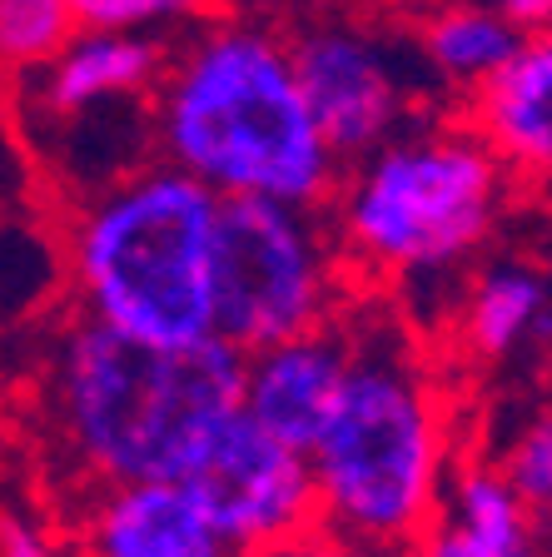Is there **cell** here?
Wrapping results in <instances>:
<instances>
[{
    "label": "cell",
    "mask_w": 552,
    "mask_h": 557,
    "mask_svg": "<svg viewBox=\"0 0 552 557\" xmlns=\"http://www.w3.org/2000/svg\"><path fill=\"white\" fill-rule=\"evenodd\" d=\"M339 404L309 448L319 528L383 553H408L458 463L443 369L398 313H354Z\"/></svg>",
    "instance_id": "3"
},
{
    "label": "cell",
    "mask_w": 552,
    "mask_h": 557,
    "mask_svg": "<svg viewBox=\"0 0 552 557\" xmlns=\"http://www.w3.org/2000/svg\"><path fill=\"white\" fill-rule=\"evenodd\" d=\"M244 557H403V553H383V547L348 543V537L329 533V528H304V533L284 537V543H269V547L244 553Z\"/></svg>",
    "instance_id": "19"
},
{
    "label": "cell",
    "mask_w": 552,
    "mask_h": 557,
    "mask_svg": "<svg viewBox=\"0 0 552 557\" xmlns=\"http://www.w3.org/2000/svg\"><path fill=\"white\" fill-rule=\"evenodd\" d=\"M507 21L518 25L523 35H542L552 30V0H493Z\"/></svg>",
    "instance_id": "21"
},
{
    "label": "cell",
    "mask_w": 552,
    "mask_h": 557,
    "mask_svg": "<svg viewBox=\"0 0 552 557\" xmlns=\"http://www.w3.org/2000/svg\"><path fill=\"white\" fill-rule=\"evenodd\" d=\"M230 344H145L70 309L35 363L46 448L70 487L184 478L214 429L240 408Z\"/></svg>",
    "instance_id": "1"
},
{
    "label": "cell",
    "mask_w": 552,
    "mask_h": 557,
    "mask_svg": "<svg viewBox=\"0 0 552 557\" xmlns=\"http://www.w3.org/2000/svg\"><path fill=\"white\" fill-rule=\"evenodd\" d=\"M463 120L518 185H552V55L538 35H528L498 75L463 95Z\"/></svg>",
    "instance_id": "13"
},
{
    "label": "cell",
    "mask_w": 552,
    "mask_h": 557,
    "mask_svg": "<svg viewBox=\"0 0 552 557\" xmlns=\"http://www.w3.org/2000/svg\"><path fill=\"white\" fill-rule=\"evenodd\" d=\"M523 40L528 35L507 21L493 0H449V5L424 15L414 50L424 60L433 90L468 95L518 55Z\"/></svg>",
    "instance_id": "15"
},
{
    "label": "cell",
    "mask_w": 552,
    "mask_h": 557,
    "mask_svg": "<svg viewBox=\"0 0 552 557\" xmlns=\"http://www.w3.org/2000/svg\"><path fill=\"white\" fill-rule=\"evenodd\" d=\"M518 195L483 135L463 115H418L339 170L323 205L354 284H383L403 299L458 289Z\"/></svg>",
    "instance_id": "4"
},
{
    "label": "cell",
    "mask_w": 552,
    "mask_h": 557,
    "mask_svg": "<svg viewBox=\"0 0 552 557\" xmlns=\"http://www.w3.org/2000/svg\"><path fill=\"white\" fill-rule=\"evenodd\" d=\"M75 30H125L160 35L174 25H195L205 0H65Z\"/></svg>",
    "instance_id": "18"
},
{
    "label": "cell",
    "mask_w": 552,
    "mask_h": 557,
    "mask_svg": "<svg viewBox=\"0 0 552 557\" xmlns=\"http://www.w3.org/2000/svg\"><path fill=\"white\" fill-rule=\"evenodd\" d=\"M403 557H542V518L507 487L493 458L458 453L433 518Z\"/></svg>",
    "instance_id": "12"
},
{
    "label": "cell",
    "mask_w": 552,
    "mask_h": 557,
    "mask_svg": "<svg viewBox=\"0 0 552 557\" xmlns=\"http://www.w3.org/2000/svg\"><path fill=\"white\" fill-rule=\"evenodd\" d=\"M449 329L463 359L483 369L552 348L548 269L523 255L478 259L449 299Z\"/></svg>",
    "instance_id": "11"
},
{
    "label": "cell",
    "mask_w": 552,
    "mask_h": 557,
    "mask_svg": "<svg viewBox=\"0 0 552 557\" xmlns=\"http://www.w3.org/2000/svg\"><path fill=\"white\" fill-rule=\"evenodd\" d=\"M344 373H348V329L344 313H339L334 324L244 354L240 408L259 429L284 438L289 448L309 453L339 404Z\"/></svg>",
    "instance_id": "10"
},
{
    "label": "cell",
    "mask_w": 552,
    "mask_h": 557,
    "mask_svg": "<svg viewBox=\"0 0 552 557\" xmlns=\"http://www.w3.org/2000/svg\"><path fill=\"white\" fill-rule=\"evenodd\" d=\"M538 40H542V46H548V55H552V30H542V35H538Z\"/></svg>",
    "instance_id": "22"
},
{
    "label": "cell",
    "mask_w": 552,
    "mask_h": 557,
    "mask_svg": "<svg viewBox=\"0 0 552 557\" xmlns=\"http://www.w3.org/2000/svg\"><path fill=\"white\" fill-rule=\"evenodd\" d=\"M75 557H244L184 478L90 487L75 508Z\"/></svg>",
    "instance_id": "9"
},
{
    "label": "cell",
    "mask_w": 552,
    "mask_h": 557,
    "mask_svg": "<svg viewBox=\"0 0 552 557\" xmlns=\"http://www.w3.org/2000/svg\"><path fill=\"white\" fill-rule=\"evenodd\" d=\"M354 278L323 209L279 199H219L209 309L214 338L254 354L279 338L334 324L354 304Z\"/></svg>",
    "instance_id": "6"
},
{
    "label": "cell",
    "mask_w": 552,
    "mask_h": 557,
    "mask_svg": "<svg viewBox=\"0 0 552 557\" xmlns=\"http://www.w3.org/2000/svg\"><path fill=\"white\" fill-rule=\"evenodd\" d=\"M214 214L219 195L164 160L81 195L60 249L70 309L164 348L214 338Z\"/></svg>",
    "instance_id": "5"
},
{
    "label": "cell",
    "mask_w": 552,
    "mask_h": 557,
    "mask_svg": "<svg viewBox=\"0 0 552 557\" xmlns=\"http://www.w3.org/2000/svg\"><path fill=\"white\" fill-rule=\"evenodd\" d=\"M0 557H65V553H60V543L35 518L5 512L0 518Z\"/></svg>",
    "instance_id": "20"
},
{
    "label": "cell",
    "mask_w": 552,
    "mask_h": 557,
    "mask_svg": "<svg viewBox=\"0 0 552 557\" xmlns=\"http://www.w3.org/2000/svg\"><path fill=\"white\" fill-rule=\"evenodd\" d=\"M493 463L507 478V487L548 522L552 518V398L532 404L518 418V429L507 433L503 453H498Z\"/></svg>",
    "instance_id": "16"
},
{
    "label": "cell",
    "mask_w": 552,
    "mask_h": 557,
    "mask_svg": "<svg viewBox=\"0 0 552 557\" xmlns=\"http://www.w3.org/2000/svg\"><path fill=\"white\" fill-rule=\"evenodd\" d=\"M150 135L155 160L219 199L323 209L344 170L309 115L289 40L244 21L195 25L184 46L164 50Z\"/></svg>",
    "instance_id": "2"
},
{
    "label": "cell",
    "mask_w": 552,
    "mask_h": 557,
    "mask_svg": "<svg viewBox=\"0 0 552 557\" xmlns=\"http://www.w3.org/2000/svg\"><path fill=\"white\" fill-rule=\"evenodd\" d=\"M184 483L199 493L209 518L224 528L240 553H259L269 543L319 528L309 453L289 448L269 429H259L244 408H234L199 448Z\"/></svg>",
    "instance_id": "8"
},
{
    "label": "cell",
    "mask_w": 552,
    "mask_h": 557,
    "mask_svg": "<svg viewBox=\"0 0 552 557\" xmlns=\"http://www.w3.org/2000/svg\"><path fill=\"white\" fill-rule=\"evenodd\" d=\"M289 60L339 164L379 150L408 120L428 115V100L438 95L414 40H398L354 15H323L294 30Z\"/></svg>",
    "instance_id": "7"
},
{
    "label": "cell",
    "mask_w": 552,
    "mask_h": 557,
    "mask_svg": "<svg viewBox=\"0 0 552 557\" xmlns=\"http://www.w3.org/2000/svg\"><path fill=\"white\" fill-rule=\"evenodd\" d=\"M75 21L65 0H0V65L5 70H40L60 55Z\"/></svg>",
    "instance_id": "17"
},
{
    "label": "cell",
    "mask_w": 552,
    "mask_h": 557,
    "mask_svg": "<svg viewBox=\"0 0 552 557\" xmlns=\"http://www.w3.org/2000/svg\"><path fill=\"white\" fill-rule=\"evenodd\" d=\"M164 65L160 35H125V30H75L40 65V110L46 120L115 110V104L150 100Z\"/></svg>",
    "instance_id": "14"
}]
</instances>
